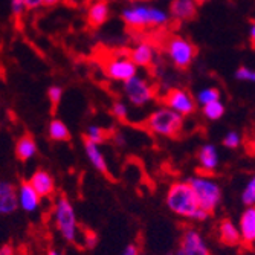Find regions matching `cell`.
Wrapping results in <instances>:
<instances>
[{
    "label": "cell",
    "mask_w": 255,
    "mask_h": 255,
    "mask_svg": "<svg viewBox=\"0 0 255 255\" xmlns=\"http://www.w3.org/2000/svg\"><path fill=\"white\" fill-rule=\"evenodd\" d=\"M124 23L133 29H147L165 26L170 15L165 9L148 5V3H133L123 9L121 14Z\"/></svg>",
    "instance_id": "cell-1"
},
{
    "label": "cell",
    "mask_w": 255,
    "mask_h": 255,
    "mask_svg": "<svg viewBox=\"0 0 255 255\" xmlns=\"http://www.w3.org/2000/svg\"><path fill=\"white\" fill-rule=\"evenodd\" d=\"M165 202L171 213L183 219H193L194 213L200 208L196 194L187 180H179L170 185Z\"/></svg>",
    "instance_id": "cell-2"
},
{
    "label": "cell",
    "mask_w": 255,
    "mask_h": 255,
    "mask_svg": "<svg viewBox=\"0 0 255 255\" xmlns=\"http://www.w3.org/2000/svg\"><path fill=\"white\" fill-rule=\"evenodd\" d=\"M54 222L58 233L67 243L78 242V220L72 202L66 196H58L54 203Z\"/></svg>",
    "instance_id": "cell-3"
},
{
    "label": "cell",
    "mask_w": 255,
    "mask_h": 255,
    "mask_svg": "<svg viewBox=\"0 0 255 255\" xmlns=\"http://www.w3.org/2000/svg\"><path fill=\"white\" fill-rule=\"evenodd\" d=\"M147 128L157 134V136H165V137H174L182 131L183 127V117L174 110L162 106L156 110H153L145 121Z\"/></svg>",
    "instance_id": "cell-4"
},
{
    "label": "cell",
    "mask_w": 255,
    "mask_h": 255,
    "mask_svg": "<svg viewBox=\"0 0 255 255\" xmlns=\"http://www.w3.org/2000/svg\"><path fill=\"white\" fill-rule=\"evenodd\" d=\"M187 182L190 183V187L193 188V191L196 194L199 206L203 208V210L208 213H213L219 206V203L222 202L220 185L213 177L200 176V174L187 179Z\"/></svg>",
    "instance_id": "cell-5"
},
{
    "label": "cell",
    "mask_w": 255,
    "mask_h": 255,
    "mask_svg": "<svg viewBox=\"0 0 255 255\" xmlns=\"http://www.w3.org/2000/svg\"><path fill=\"white\" fill-rule=\"evenodd\" d=\"M165 51H167L170 61L177 69L190 67L197 55L196 46L190 40H187L185 37H180V35L170 37V40L167 41V46H165Z\"/></svg>",
    "instance_id": "cell-6"
},
{
    "label": "cell",
    "mask_w": 255,
    "mask_h": 255,
    "mask_svg": "<svg viewBox=\"0 0 255 255\" xmlns=\"http://www.w3.org/2000/svg\"><path fill=\"white\" fill-rule=\"evenodd\" d=\"M123 92L127 101L136 107L147 106L154 98V87L151 86V83L139 75H134L124 81Z\"/></svg>",
    "instance_id": "cell-7"
},
{
    "label": "cell",
    "mask_w": 255,
    "mask_h": 255,
    "mask_svg": "<svg viewBox=\"0 0 255 255\" xmlns=\"http://www.w3.org/2000/svg\"><path fill=\"white\" fill-rule=\"evenodd\" d=\"M162 103H164L165 107L174 110L176 113H179L180 117H188V115H193L196 112V100L194 97L190 94L188 90L185 89H170L167 94L162 97Z\"/></svg>",
    "instance_id": "cell-8"
},
{
    "label": "cell",
    "mask_w": 255,
    "mask_h": 255,
    "mask_svg": "<svg viewBox=\"0 0 255 255\" xmlns=\"http://www.w3.org/2000/svg\"><path fill=\"white\" fill-rule=\"evenodd\" d=\"M106 75L113 81H127L128 78L137 75V67L133 64L128 55L113 57L106 64Z\"/></svg>",
    "instance_id": "cell-9"
},
{
    "label": "cell",
    "mask_w": 255,
    "mask_h": 255,
    "mask_svg": "<svg viewBox=\"0 0 255 255\" xmlns=\"http://www.w3.org/2000/svg\"><path fill=\"white\" fill-rule=\"evenodd\" d=\"M15 197H17L18 208L25 213H35L41 203L40 196L35 193V190L31 187V183L26 180L20 183V187L15 193Z\"/></svg>",
    "instance_id": "cell-10"
},
{
    "label": "cell",
    "mask_w": 255,
    "mask_h": 255,
    "mask_svg": "<svg viewBox=\"0 0 255 255\" xmlns=\"http://www.w3.org/2000/svg\"><path fill=\"white\" fill-rule=\"evenodd\" d=\"M180 246L185 251V255H211L210 249L206 246L205 239L197 233L196 229H187L182 237Z\"/></svg>",
    "instance_id": "cell-11"
},
{
    "label": "cell",
    "mask_w": 255,
    "mask_h": 255,
    "mask_svg": "<svg viewBox=\"0 0 255 255\" xmlns=\"http://www.w3.org/2000/svg\"><path fill=\"white\" fill-rule=\"evenodd\" d=\"M31 187L35 190V193L40 196V199L51 197L55 193V180L54 176L46 170H37L31 179L28 180Z\"/></svg>",
    "instance_id": "cell-12"
},
{
    "label": "cell",
    "mask_w": 255,
    "mask_h": 255,
    "mask_svg": "<svg viewBox=\"0 0 255 255\" xmlns=\"http://www.w3.org/2000/svg\"><path fill=\"white\" fill-rule=\"evenodd\" d=\"M237 228L240 233V242L245 243V246H252L255 242V208L254 206H248L243 211Z\"/></svg>",
    "instance_id": "cell-13"
},
{
    "label": "cell",
    "mask_w": 255,
    "mask_h": 255,
    "mask_svg": "<svg viewBox=\"0 0 255 255\" xmlns=\"http://www.w3.org/2000/svg\"><path fill=\"white\" fill-rule=\"evenodd\" d=\"M130 60L136 67H148L153 64L156 58V49L154 46L148 41H141L137 43L130 52Z\"/></svg>",
    "instance_id": "cell-14"
},
{
    "label": "cell",
    "mask_w": 255,
    "mask_h": 255,
    "mask_svg": "<svg viewBox=\"0 0 255 255\" xmlns=\"http://www.w3.org/2000/svg\"><path fill=\"white\" fill-rule=\"evenodd\" d=\"M197 6L194 0H171L168 15L177 21H188L197 15Z\"/></svg>",
    "instance_id": "cell-15"
},
{
    "label": "cell",
    "mask_w": 255,
    "mask_h": 255,
    "mask_svg": "<svg viewBox=\"0 0 255 255\" xmlns=\"http://www.w3.org/2000/svg\"><path fill=\"white\" fill-rule=\"evenodd\" d=\"M110 17V6L106 0H95L87 9V21L90 26L98 28L109 20Z\"/></svg>",
    "instance_id": "cell-16"
},
{
    "label": "cell",
    "mask_w": 255,
    "mask_h": 255,
    "mask_svg": "<svg viewBox=\"0 0 255 255\" xmlns=\"http://www.w3.org/2000/svg\"><path fill=\"white\" fill-rule=\"evenodd\" d=\"M199 164L205 173H213L217 170V167L220 164V157H219V151L214 144L202 145V148L199 150Z\"/></svg>",
    "instance_id": "cell-17"
},
{
    "label": "cell",
    "mask_w": 255,
    "mask_h": 255,
    "mask_svg": "<svg viewBox=\"0 0 255 255\" xmlns=\"http://www.w3.org/2000/svg\"><path fill=\"white\" fill-rule=\"evenodd\" d=\"M84 151H86V156H87L89 162L92 164V167H94L95 170H98L100 173H103V174L109 173L106 156H104V153H103V150L100 148L98 144L89 142L84 139Z\"/></svg>",
    "instance_id": "cell-18"
},
{
    "label": "cell",
    "mask_w": 255,
    "mask_h": 255,
    "mask_svg": "<svg viewBox=\"0 0 255 255\" xmlns=\"http://www.w3.org/2000/svg\"><path fill=\"white\" fill-rule=\"evenodd\" d=\"M37 142L31 134H23L15 144V156L21 162H28L37 154Z\"/></svg>",
    "instance_id": "cell-19"
},
{
    "label": "cell",
    "mask_w": 255,
    "mask_h": 255,
    "mask_svg": "<svg viewBox=\"0 0 255 255\" xmlns=\"http://www.w3.org/2000/svg\"><path fill=\"white\" fill-rule=\"evenodd\" d=\"M219 236H220V240L226 246H237L240 243L239 228L233 220H229V219L222 220V223L219 226Z\"/></svg>",
    "instance_id": "cell-20"
},
{
    "label": "cell",
    "mask_w": 255,
    "mask_h": 255,
    "mask_svg": "<svg viewBox=\"0 0 255 255\" xmlns=\"http://www.w3.org/2000/svg\"><path fill=\"white\" fill-rule=\"evenodd\" d=\"M48 134L52 141H58V142L69 141V137H71V131H69L67 126L61 120H52L49 123Z\"/></svg>",
    "instance_id": "cell-21"
},
{
    "label": "cell",
    "mask_w": 255,
    "mask_h": 255,
    "mask_svg": "<svg viewBox=\"0 0 255 255\" xmlns=\"http://www.w3.org/2000/svg\"><path fill=\"white\" fill-rule=\"evenodd\" d=\"M202 112H203L206 120L217 121V120H220L225 115V104L220 100L213 101V103H208V104L202 106Z\"/></svg>",
    "instance_id": "cell-22"
},
{
    "label": "cell",
    "mask_w": 255,
    "mask_h": 255,
    "mask_svg": "<svg viewBox=\"0 0 255 255\" xmlns=\"http://www.w3.org/2000/svg\"><path fill=\"white\" fill-rule=\"evenodd\" d=\"M84 139H86V141H89V142H94V144L101 145L107 139V133L100 126H89L87 130H86Z\"/></svg>",
    "instance_id": "cell-23"
},
{
    "label": "cell",
    "mask_w": 255,
    "mask_h": 255,
    "mask_svg": "<svg viewBox=\"0 0 255 255\" xmlns=\"http://www.w3.org/2000/svg\"><path fill=\"white\" fill-rule=\"evenodd\" d=\"M194 100H196V103H199L200 106H205V104H208V103L217 101V100H220V90L216 89V87H205V89H202V90L199 92L197 97H196Z\"/></svg>",
    "instance_id": "cell-24"
},
{
    "label": "cell",
    "mask_w": 255,
    "mask_h": 255,
    "mask_svg": "<svg viewBox=\"0 0 255 255\" xmlns=\"http://www.w3.org/2000/svg\"><path fill=\"white\" fill-rule=\"evenodd\" d=\"M17 208H18V205H17L15 191L0 197V214H3V216L12 214Z\"/></svg>",
    "instance_id": "cell-25"
},
{
    "label": "cell",
    "mask_w": 255,
    "mask_h": 255,
    "mask_svg": "<svg viewBox=\"0 0 255 255\" xmlns=\"http://www.w3.org/2000/svg\"><path fill=\"white\" fill-rule=\"evenodd\" d=\"M242 203L248 208V206H254L255 203V179L251 177L246 183V187L243 188L242 193Z\"/></svg>",
    "instance_id": "cell-26"
},
{
    "label": "cell",
    "mask_w": 255,
    "mask_h": 255,
    "mask_svg": "<svg viewBox=\"0 0 255 255\" xmlns=\"http://www.w3.org/2000/svg\"><path fill=\"white\" fill-rule=\"evenodd\" d=\"M236 80L243 83H254L255 81V72L249 66H240L236 71Z\"/></svg>",
    "instance_id": "cell-27"
},
{
    "label": "cell",
    "mask_w": 255,
    "mask_h": 255,
    "mask_svg": "<svg viewBox=\"0 0 255 255\" xmlns=\"http://www.w3.org/2000/svg\"><path fill=\"white\" fill-rule=\"evenodd\" d=\"M112 115L115 118H117L118 121H124L127 120L128 117V107L124 101H117V103H113L112 106Z\"/></svg>",
    "instance_id": "cell-28"
},
{
    "label": "cell",
    "mask_w": 255,
    "mask_h": 255,
    "mask_svg": "<svg viewBox=\"0 0 255 255\" xmlns=\"http://www.w3.org/2000/svg\"><path fill=\"white\" fill-rule=\"evenodd\" d=\"M242 144V136L239 131H228L223 137V145L226 148H237Z\"/></svg>",
    "instance_id": "cell-29"
},
{
    "label": "cell",
    "mask_w": 255,
    "mask_h": 255,
    "mask_svg": "<svg viewBox=\"0 0 255 255\" xmlns=\"http://www.w3.org/2000/svg\"><path fill=\"white\" fill-rule=\"evenodd\" d=\"M63 94H64V90H63V87H60V86H51V87L48 89V98H49V101H51L54 106H57V104L61 101Z\"/></svg>",
    "instance_id": "cell-30"
},
{
    "label": "cell",
    "mask_w": 255,
    "mask_h": 255,
    "mask_svg": "<svg viewBox=\"0 0 255 255\" xmlns=\"http://www.w3.org/2000/svg\"><path fill=\"white\" fill-rule=\"evenodd\" d=\"M83 237H84V240H83L84 248L92 249V248H95V246H97V243H98V237H97V234L92 233V231H87V233H84V234H83Z\"/></svg>",
    "instance_id": "cell-31"
},
{
    "label": "cell",
    "mask_w": 255,
    "mask_h": 255,
    "mask_svg": "<svg viewBox=\"0 0 255 255\" xmlns=\"http://www.w3.org/2000/svg\"><path fill=\"white\" fill-rule=\"evenodd\" d=\"M11 12L15 17L25 12V0H11Z\"/></svg>",
    "instance_id": "cell-32"
},
{
    "label": "cell",
    "mask_w": 255,
    "mask_h": 255,
    "mask_svg": "<svg viewBox=\"0 0 255 255\" xmlns=\"http://www.w3.org/2000/svg\"><path fill=\"white\" fill-rule=\"evenodd\" d=\"M9 193H14V187L12 183L6 182V180H0V197L2 196H6Z\"/></svg>",
    "instance_id": "cell-33"
},
{
    "label": "cell",
    "mask_w": 255,
    "mask_h": 255,
    "mask_svg": "<svg viewBox=\"0 0 255 255\" xmlns=\"http://www.w3.org/2000/svg\"><path fill=\"white\" fill-rule=\"evenodd\" d=\"M210 214L211 213H208V211H205L203 208H199V210L194 213V216H193V219L191 220H197V222H205L208 217H210Z\"/></svg>",
    "instance_id": "cell-34"
},
{
    "label": "cell",
    "mask_w": 255,
    "mask_h": 255,
    "mask_svg": "<svg viewBox=\"0 0 255 255\" xmlns=\"http://www.w3.org/2000/svg\"><path fill=\"white\" fill-rule=\"evenodd\" d=\"M40 6H43V0H25V9L32 11Z\"/></svg>",
    "instance_id": "cell-35"
},
{
    "label": "cell",
    "mask_w": 255,
    "mask_h": 255,
    "mask_svg": "<svg viewBox=\"0 0 255 255\" xmlns=\"http://www.w3.org/2000/svg\"><path fill=\"white\" fill-rule=\"evenodd\" d=\"M121 255H141V254H139L137 245H128V246L123 251Z\"/></svg>",
    "instance_id": "cell-36"
},
{
    "label": "cell",
    "mask_w": 255,
    "mask_h": 255,
    "mask_svg": "<svg viewBox=\"0 0 255 255\" xmlns=\"http://www.w3.org/2000/svg\"><path fill=\"white\" fill-rule=\"evenodd\" d=\"M0 255H14V249L11 245H3L0 248Z\"/></svg>",
    "instance_id": "cell-37"
},
{
    "label": "cell",
    "mask_w": 255,
    "mask_h": 255,
    "mask_svg": "<svg viewBox=\"0 0 255 255\" xmlns=\"http://www.w3.org/2000/svg\"><path fill=\"white\" fill-rule=\"evenodd\" d=\"M249 40L254 46V41H255V25H254V21H251V26H249Z\"/></svg>",
    "instance_id": "cell-38"
},
{
    "label": "cell",
    "mask_w": 255,
    "mask_h": 255,
    "mask_svg": "<svg viewBox=\"0 0 255 255\" xmlns=\"http://www.w3.org/2000/svg\"><path fill=\"white\" fill-rule=\"evenodd\" d=\"M58 3H60V0H43V6H48V8L55 6Z\"/></svg>",
    "instance_id": "cell-39"
},
{
    "label": "cell",
    "mask_w": 255,
    "mask_h": 255,
    "mask_svg": "<svg viewBox=\"0 0 255 255\" xmlns=\"http://www.w3.org/2000/svg\"><path fill=\"white\" fill-rule=\"evenodd\" d=\"M48 255H64V254L58 249H51V251H48Z\"/></svg>",
    "instance_id": "cell-40"
},
{
    "label": "cell",
    "mask_w": 255,
    "mask_h": 255,
    "mask_svg": "<svg viewBox=\"0 0 255 255\" xmlns=\"http://www.w3.org/2000/svg\"><path fill=\"white\" fill-rule=\"evenodd\" d=\"M115 141H117V144H118V145H123V144H124V139H123L120 134H117V137H115Z\"/></svg>",
    "instance_id": "cell-41"
},
{
    "label": "cell",
    "mask_w": 255,
    "mask_h": 255,
    "mask_svg": "<svg viewBox=\"0 0 255 255\" xmlns=\"http://www.w3.org/2000/svg\"><path fill=\"white\" fill-rule=\"evenodd\" d=\"M174 255H185V251H183V248H182V246H179V248L176 249Z\"/></svg>",
    "instance_id": "cell-42"
},
{
    "label": "cell",
    "mask_w": 255,
    "mask_h": 255,
    "mask_svg": "<svg viewBox=\"0 0 255 255\" xmlns=\"http://www.w3.org/2000/svg\"><path fill=\"white\" fill-rule=\"evenodd\" d=\"M194 2L197 3V5H203V3H206L208 0H194Z\"/></svg>",
    "instance_id": "cell-43"
}]
</instances>
